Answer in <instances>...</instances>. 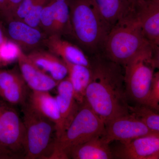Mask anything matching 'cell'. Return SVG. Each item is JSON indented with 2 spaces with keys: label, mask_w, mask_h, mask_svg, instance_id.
<instances>
[{
  "label": "cell",
  "mask_w": 159,
  "mask_h": 159,
  "mask_svg": "<svg viewBox=\"0 0 159 159\" xmlns=\"http://www.w3.org/2000/svg\"><path fill=\"white\" fill-rule=\"evenodd\" d=\"M157 45V46H159V43H157V45Z\"/></svg>",
  "instance_id": "35"
},
{
  "label": "cell",
  "mask_w": 159,
  "mask_h": 159,
  "mask_svg": "<svg viewBox=\"0 0 159 159\" xmlns=\"http://www.w3.org/2000/svg\"><path fill=\"white\" fill-rule=\"evenodd\" d=\"M27 55L34 65L58 82L67 77L68 71L65 61L50 51L38 48Z\"/></svg>",
  "instance_id": "17"
},
{
  "label": "cell",
  "mask_w": 159,
  "mask_h": 159,
  "mask_svg": "<svg viewBox=\"0 0 159 159\" xmlns=\"http://www.w3.org/2000/svg\"><path fill=\"white\" fill-rule=\"evenodd\" d=\"M22 77L16 69L0 70V93Z\"/></svg>",
  "instance_id": "26"
},
{
  "label": "cell",
  "mask_w": 159,
  "mask_h": 159,
  "mask_svg": "<svg viewBox=\"0 0 159 159\" xmlns=\"http://www.w3.org/2000/svg\"><path fill=\"white\" fill-rule=\"evenodd\" d=\"M147 0H128L131 6L132 7L134 11H135L136 9L141 6L143 3L145 2Z\"/></svg>",
  "instance_id": "31"
},
{
  "label": "cell",
  "mask_w": 159,
  "mask_h": 159,
  "mask_svg": "<svg viewBox=\"0 0 159 159\" xmlns=\"http://www.w3.org/2000/svg\"><path fill=\"white\" fill-rule=\"evenodd\" d=\"M93 77L85 93V101L105 124L130 114L122 66L101 53L92 61Z\"/></svg>",
  "instance_id": "1"
},
{
  "label": "cell",
  "mask_w": 159,
  "mask_h": 159,
  "mask_svg": "<svg viewBox=\"0 0 159 159\" xmlns=\"http://www.w3.org/2000/svg\"><path fill=\"white\" fill-rule=\"evenodd\" d=\"M156 110H159V106L158 107L157 109Z\"/></svg>",
  "instance_id": "36"
},
{
  "label": "cell",
  "mask_w": 159,
  "mask_h": 159,
  "mask_svg": "<svg viewBox=\"0 0 159 159\" xmlns=\"http://www.w3.org/2000/svg\"><path fill=\"white\" fill-rule=\"evenodd\" d=\"M134 16L146 39L152 44L159 39V3L147 0L136 9Z\"/></svg>",
  "instance_id": "15"
},
{
  "label": "cell",
  "mask_w": 159,
  "mask_h": 159,
  "mask_svg": "<svg viewBox=\"0 0 159 159\" xmlns=\"http://www.w3.org/2000/svg\"><path fill=\"white\" fill-rule=\"evenodd\" d=\"M2 22L0 20V44L2 43L8 38L6 35V31Z\"/></svg>",
  "instance_id": "32"
},
{
  "label": "cell",
  "mask_w": 159,
  "mask_h": 159,
  "mask_svg": "<svg viewBox=\"0 0 159 159\" xmlns=\"http://www.w3.org/2000/svg\"><path fill=\"white\" fill-rule=\"evenodd\" d=\"M152 46L142 33L134 13L112 28L102 51L109 59L123 66L137 54L151 48Z\"/></svg>",
  "instance_id": "2"
},
{
  "label": "cell",
  "mask_w": 159,
  "mask_h": 159,
  "mask_svg": "<svg viewBox=\"0 0 159 159\" xmlns=\"http://www.w3.org/2000/svg\"><path fill=\"white\" fill-rule=\"evenodd\" d=\"M29 104L43 116L50 119L56 125L57 139L61 134V123L58 104L55 97L49 92L31 91Z\"/></svg>",
  "instance_id": "18"
},
{
  "label": "cell",
  "mask_w": 159,
  "mask_h": 159,
  "mask_svg": "<svg viewBox=\"0 0 159 159\" xmlns=\"http://www.w3.org/2000/svg\"><path fill=\"white\" fill-rule=\"evenodd\" d=\"M72 35L82 47L95 54L102 51L110 31L90 0H70Z\"/></svg>",
  "instance_id": "3"
},
{
  "label": "cell",
  "mask_w": 159,
  "mask_h": 159,
  "mask_svg": "<svg viewBox=\"0 0 159 159\" xmlns=\"http://www.w3.org/2000/svg\"><path fill=\"white\" fill-rule=\"evenodd\" d=\"M36 0H22L15 14L13 20L23 21L29 14Z\"/></svg>",
  "instance_id": "28"
},
{
  "label": "cell",
  "mask_w": 159,
  "mask_h": 159,
  "mask_svg": "<svg viewBox=\"0 0 159 159\" xmlns=\"http://www.w3.org/2000/svg\"><path fill=\"white\" fill-rule=\"evenodd\" d=\"M129 110L130 114L141 119L151 129L159 132V110L143 105H129Z\"/></svg>",
  "instance_id": "22"
},
{
  "label": "cell",
  "mask_w": 159,
  "mask_h": 159,
  "mask_svg": "<svg viewBox=\"0 0 159 159\" xmlns=\"http://www.w3.org/2000/svg\"><path fill=\"white\" fill-rule=\"evenodd\" d=\"M152 45V61L155 69L159 70V46Z\"/></svg>",
  "instance_id": "29"
},
{
  "label": "cell",
  "mask_w": 159,
  "mask_h": 159,
  "mask_svg": "<svg viewBox=\"0 0 159 159\" xmlns=\"http://www.w3.org/2000/svg\"><path fill=\"white\" fill-rule=\"evenodd\" d=\"M65 61L67 66V77L72 84L74 97L78 104L81 105L85 101L86 91L93 77L92 67Z\"/></svg>",
  "instance_id": "20"
},
{
  "label": "cell",
  "mask_w": 159,
  "mask_h": 159,
  "mask_svg": "<svg viewBox=\"0 0 159 159\" xmlns=\"http://www.w3.org/2000/svg\"><path fill=\"white\" fill-rule=\"evenodd\" d=\"M113 154L114 158L158 159L159 134L145 136L121 143Z\"/></svg>",
  "instance_id": "10"
},
{
  "label": "cell",
  "mask_w": 159,
  "mask_h": 159,
  "mask_svg": "<svg viewBox=\"0 0 159 159\" xmlns=\"http://www.w3.org/2000/svg\"><path fill=\"white\" fill-rule=\"evenodd\" d=\"M152 46L140 52L123 66L127 97L136 105H146L148 102L156 69L152 61Z\"/></svg>",
  "instance_id": "6"
},
{
  "label": "cell",
  "mask_w": 159,
  "mask_h": 159,
  "mask_svg": "<svg viewBox=\"0 0 159 159\" xmlns=\"http://www.w3.org/2000/svg\"><path fill=\"white\" fill-rule=\"evenodd\" d=\"M105 125L84 101L70 124L57 139L51 159H69L74 148L95 137L104 135Z\"/></svg>",
  "instance_id": "4"
},
{
  "label": "cell",
  "mask_w": 159,
  "mask_h": 159,
  "mask_svg": "<svg viewBox=\"0 0 159 159\" xmlns=\"http://www.w3.org/2000/svg\"><path fill=\"white\" fill-rule=\"evenodd\" d=\"M111 30L120 20L134 13L128 0H90Z\"/></svg>",
  "instance_id": "14"
},
{
  "label": "cell",
  "mask_w": 159,
  "mask_h": 159,
  "mask_svg": "<svg viewBox=\"0 0 159 159\" xmlns=\"http://www.w3.org/2000/svg\"><path fill=\"white\" fill-rule=\"evenodd\" d=\"M153 2H156L159 3V0H151Z\"/></svg>",
  "instance_id": "34"
},
{
  "label": "cell",
  "mask_w": 159,
  "mask_h": 159,
  "mask_svg": "<svg viewBox=\"0 0 159 159\" xmlns=\"http://www.w3.org/2000/svg\"><path fill=\"white\" fill-rule=\"evenodd\" d=\"M48 0H36L28 15L22 21L29 25L39 29L42 12Z\"/></svg>",
  "instance_id": "25"
},
{
  "label": "cell",
  "mask_w": 159,
  "mask_h": 159,
  "mask_svg": "<svg viewBox=\"0 0 159 159\" xmlns=\"http://www.w3.org/2000/svg\"><path fill=\"white\" fill-rule=\"evenodd\" d=\"M104 135L95 137L74 148L69 155L73 159H113L112 151Z\"/></svg>",
  "instance_id": "19"
},
{
  "label": "cell",
  "mask_w": 159,
  "mask_h": 159,
  "mask_svg": "<svg viewBox=\"0 0 159 159\" xmlns=\"http://www.w3.org/2000/svg\"><path fill=\"white\" fill-rule=\"evenodd\" d=\"M17 62L22 77L31 90L50 92L57 87L59 82L34 65L24 51Z\"/></svg>",
  "instance_id": "12"
},
{
  "label": "cell",
  "mask_w": 159,
  "mask_h": 159,
  "mask_svg": "<svg viewBox=\"0 0 159 159\" xmlns=\"http://www.w3.org/2000/svg\"><path fill=\"white\" fill-rule=\"evenodd\" d=\"M6 23L7 37L16 43L23 51L31 52L38 49L41 44L43 43L45 34L39 28L31 27L18 20H12Z\"/></svg>",
  "instance_id": "11"
},
{
  "label": "cell",
  "mask_w": 159,
  "mask_h": 159,
  "mask_svg": "<svg viewBox=\"0 0 159 159\" xmlns=\"http://www.w3.org/2000/svg\"><path fill=\"white\" fill-rule=\"evenodd\" d=\"M57 88V94L55 98L61 119V136L74 119L80 105L75 99L72 84L68 77L60 81Z\"/></svg>",
  "instance_id": "16"
},
{
  "label": "cell",
  "mask_w": 159,
  "mask_h": 159,
  "mask_svg": "<svg viewBox=\"0 0 159 159\" xmlns=\"http://www.w3.org/2000/svg\"><path fill=\"white\" fill-rule=\"evenodd\" d=\"M0 143L14 157L25 154V129L17 112L0 100Z\"/></svg>",
  "instance_id": "7"
},
{
  "label": "cell",
  "mask_w": 159,
  "mask_h": 159,
  "mask_svg": "<svg viewBox=\"0 0 159 159\" xmlns=\"http://www.w3.org/2000/svg\"><path fill=\"white\" fill-rule=\"evenodd\" d=\"M22 51L16 43L7 38L0 44V68L18 61Z\"/></svg>",
  "instance_id": "23"
},
{
  "label": "cell",
  "mask_w": 159,
  "mask_h": 159,
  "mask_svg": "<svg viewBox=\"0 0 159 159\" xmlns=\"http://www.w3.org/2000/svg\"><path fill=\"white\" fill-rule=\"evenodd\" d=\"M14 158L11 153L0 143V159Z\"/></svg>",
  "instance_id": "30"
},
{
  "label": "cell",
  "mask_w": 159,
  "mask_h": 159,
  "mask_svg": "<svg viewBox=\"0 0 159 159\" xmlns=\"http://www.w3.org/2000/svg\"><path fill=\"white\" fill-rule=\"evenodd\" d=\"M159 43V39L158 40H157L155 42H154L153 43H152V44L157 45V44L158 43Z\"/></svg>",
  "instance_id": "33"
},
{
  "label": "cell",
  "mask_w": 159,
  "mask_h": 159,
  "mask_svg": "<svg viewBox=\"0 0 159 159\" xmlns=\"http://www.w3.org/2000/svg\"><path fill=\"white\" fill-rule=\"evenodd\" d=\"M43 44L50 52L65 61L92 67V61L83 51L77 46L63 39L60 35H48Z\"/></svg>",
  "instance_id": "13"
},
{
  "label": "cell",
  "mask_w": 159,
  "mask_h": 159,
  "mask_svg": "<svg viewBox=\"0 0 159 159\" xmlns=\"http://www.w3.org/2000/svg\"><path fill=\"white\" fill-rule=\"evenodd\" d=\"M27 84L23 77L0 93V97L12 105L22 104L25 101L27 95Z\"/></svg>",
  "instance_id": "21"
},
{
  "label": "cell",
  "mask_w": 159,
  "mask_h": 159,
  "mask_svg": "<svg viewBox=\"0 0 159 159\" xmlns=\"http://www.w3.org/2000/svg\"><path fill=\"white\" fill-rule=\"evenodd\" d=\"M25 129V154L27 159H51L57 139L55 124L29 103L23 109Z\"/></svg>",
  "instance_id": "5"
},
{
  "label": "cell",
  "mask_w": 159,
  "mask_h": 159,
  "mask_svg": "<svg viewBox=\"0 0 159 159\" xmlns=\"http://www.w3.org/2000/svg\"><path fill=\"white\" fill-rule=\"evenodd\" d=\"M22 0H0V20L6 23L13 20L15 14Z\"/></svg>",
  "instance_id": "24"
},
{
  "label": "cell",
  "mask_w": 159,
  "mask_h": 159,
  "mask_svg": "<svg viewBox=\"0 0 159 159\" xmlns=\"http://www.w3.org/2000/svg\"><path fill=\"white\" fill-rule=\"evenodd\" d=\"M147 106L157 110L159 106V71L154 73Z\"/></svg>",
  "instance_id": "27"
},
{
  "label": "cell",
  "mask_w": 159,
  "mask_h": 159,
  "mask_svg": "<svg viewBox=\"0 0 159 159\" xmlns=\"http://www.w3.org/2000/svg\"><path fill=\"white\" fill-rule=\"evenodd\" d=\"M70 2V0H48L42 12L39 25L47 36L72 35Z\"/></svg>",
  "instance_id": "9"
},
{
  "label": "cell",
  "mask_w": 159,
  "mask_h": 159,
  "mask_svg": "<svg viewBox=\"0 0 159 159\" xmlns=\"http://www.w3.org/2000/svg\"><path fill=\"white\" fill-rule=\"evenodd\" d=\"M159 134L141 119L131 114L112 119L105 124L104 137L110 143L114 141L126 143L145 136Z\"/></svg>",
  "instance_id": "8"
}]
</instances>
